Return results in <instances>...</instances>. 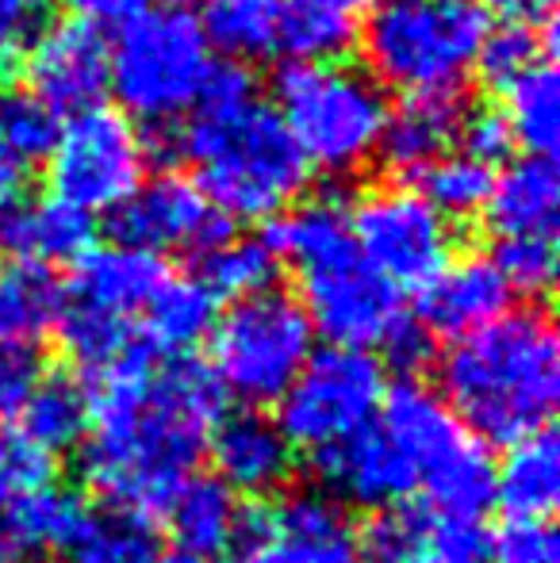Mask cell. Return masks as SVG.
Wrapping results in <instances>:
<instances>
[{"mask_svg":"<svg viewBox=\"0 0 560 563\" xmlns=\"http://www.w3.org/2000/svg\"><path fill=\"white\" fill-rule=\"evenodd\" d=\"M58 112L35 100L31 92H0V139L23 165L46 162L58 142Z\"/></svg>","mask_w":560,"mask_h":563,"instance_id":"36","label":"cell"},{"mask_svg":"<svg viewBox=\"0 0 560 563\" xmlns=\"http://www.w3.org/2000/svg\"><path fill=\"white\" fill-rule=\"evenodd\" d=\"M211 62L204 23L188 8H142L112 43L108 89L131 123L165 126L196 108Z\"/></svg>","mask_w":560,"mask_h":563,"instance_id":"7","label":"cell"},{"mask_svg":"<svg viewBox=\"0 0 560 563\" xmlns=\"http://www.w3.org/2000/svg\"><path fill=\"white\" fill-rule=\"evenodd\" d=\"M277 253L265 238H223L200 253V276L196 280L211 291V299H246L270 291L277 280Z\"/></svg>","mask_w":560,"mask_h":563,"instance_id":"31","label":"cell"},{"mask_svg":"<svg viewBox=\"0 0 560 563\" xmlns=\"http://www.w3.org/2000/svg\"><path fill=\"white\" fill-rule=\"evenodd\" d=\"M216 327V299L196 276L169 273L142 311L135 338L146 356H185Z\"/></svg>","mask_w":560,"mask_h":563,"instance_id":"25","label":"cell"},{"mask_svg":"<svg viewBox=\"0 0 560 563\" xmlns=\"http://www.w3.org/2000/svg\"><path fill=\"white\" fill-rule=\"evenodd\" d=\"M441 402L476 441L515 445L557 415L560 345L541 307L507 311L457 338L438 361Z\"/></svg>","mask_w":560,"mask_h":563,"instance_id":"2","label":"cell"},{"mask_svg":"<svg viewBox=\"0 0 560 563\" xmlns=\"http://www.w3.org/2000/svg\"><path fill=\"white\" fill-rule=\"evenodd\" d=\"M430 563H492L487 556V529L480 518H430Z\"/></svg>","mask_w":560,"mask_h":563,"instance_id":"41","label":"cell"},{"mask_svg":"<svg viewBox=\"0 0 560 563\" xmlns=\"http://www.w3.org/2000/svg\"><path fill=\"white\" fill-rule=\"evenodd\" d=\"M560 208V173L553 157H523L495 177L484 203L487 230L499 238H553Z\"/></svg>","mask_w":560,"mask_h":563,"instance_id":"20","label":"cell"},{"mask_svg":"<svg viewBox=\"0 0 560 563\" xmlns=\"http://www.w3.org/2000/svg\"><path fill=\"white\" fill-rule=\"evenodd\" d=\"M43 483H51V460L31 449L20 433H8L0 426V510Z\"/></svg>","mask_w":560,"mask_h":563,"instance_id":"39","label":"cell"},{"mask_svg":"<svg viewBox=\"0 0 560 563\" xmlns=\"http://www.w3.org/2000/svg\"><path fill=\"white\" fill-rule=\"evenodd\" d=\"M492 563H557L560 537L553 521L541 518H507L495 533H487Z\"/></svg>","mask_w":560,"mask_h":563,"instance_id":"38","label":"cell"},{"mask_svg":"<svg viewBox=\"0 0 560 563\" xmlns=\"http://www.w3.org/2000/svg\"><path fill=\"white\" fill-rule=\"evenodd\" d=\"M69 563H162V537L150 518L128 510L85 514L66 544Z\"/></svg>","mask_w":560,"mask_h":563,"instance_id":"29","label":"cell"},{"mask_svg":"<svg viewBox=\"0 0 560 563\" xmlns=\"http://www.w3.org/2000/svg\"><path fill=\"white\" fill-rule=\"evenodd\" d=\"M146 165L139 126L120 108L97 104L62 123L46 157V185L54 200L81 216H112L146 180Z\"/></svg>","mask_w":560,"mask_h":563,"instance_id":"11","label":"cell"},{"mask_svg":"<svg viewBox=\"0 0 560 563\" xmlns=\"http://www.w3.org/2000/svg\"><path fill=\"white\" fill-rule=\"evenodd\" d=\"M180 157L196 165V185L227 223L277 219L311 188V165L296 139L277 108L257 97L242 104H196L180 126Z\"/></svg>","mask_w":560,"mask_h":563,"instance_id":"4","label":"cell"},{"mask_svg":"<svg viewBox=\"0 0 560 563\" xmlns=\"http://www.w3.org/2000/svg\"><path fill=\"white\" fill-rule=\"evenodd\" d=\"M0 245L12 250V257L43 261V265H58V261L77 265L92 250V219L54 196L31 203L15 200L0 208Z\"/></svg>","mask_w":560,"mask_h":563,"instance_id":"23","label":"cell"},{"mask_svg":"<svg viewBox=\"0 0 560 563\" xmlns=\"http://www.w3.org/2000/svg\"><path fill=\"white\" fill-rule=\"evenodd\" d=\"M487 27L476 0H376L358 31L365 74L404 97L461 92Z\"/></svg>","mask_w":560,"mask_h":563,"instance_id":"5","label":"cell"},{"mask_svg":"<svg viewBox=\"0 0 560 563\" xmlns=\"http://www.w3.org/2000/svg\"><path fill=\"white\" fill-rule=\"evenodd\" d=\"M315 353V330L296 296L281 288L234 299L211 327V376L227 395L273 402Z\"/></svg>","mask_w":560,"mask_h":563,"instance_id":"10","label":"cell"},{"mask_svg":"<svg viewBox=\"0 0 560 563\" xmlns=\"http://www.w3.org/2000/svg\"><path fill=\"white\" fill-rule=\"evenodd\" d=\"M457 139H461V154L480 165H487V169H495L499 162H510V154H515V146H518L503 108H476V112H464V123H461V134H457Z\"/></svg>","mask_w":560,"mask_h":563,"instance_id":"40","label":"cell"},{"mask_svg":"<svg viewBox=\"0 0 560 563\" xmlns=\"http://www.w3.org/2000/svg\"><path fill=\"white\" fill-rule=\"evenodd\" d=\"M480 8H507V12H523V8H534V4H549V0H476Z\"/></svg>","mask_w":560,"mask_h":563,"instance_id":"46","label":"cell"},{"mask_svg":"<svg viewBox=\"0 0 560 563\" xmlns=\"http://www.w3.org/2000/svg\"><path fill=\"white\" fill-rule=\"evenodd\" d=\"M8 66H12V58L0 54V92H4V85H8Z\"/></svg>","mask_w":560,"mask_h":563,"instance_id":"47","label":"cell"},{"mask_svg":"<svg viewBox=\"0 0 560 563\" xmlns=\"http://www.w3.org/2000/svg\"><path fill=\"white\" fill-rule=\"evenodd\" d=\"M23 185H28V165H23L20 157L4 146V139H0V208L20 200Z\"/></svg>","mask_w":560,"mask_h":563,"instance_id":"45","label":"cell"},{"mask_svg":"<svg viewBox=\"0 0 560 563\" xmlns=\"http://www.w3.org/2000/svg\"><path fill=\"white\" fill-rule=\"evenodd\" d=\"M169 273L173 268L154 253L92 245L77 261L66 288V311L58 322L66 353L89 368V376L108 364H120L123 356L142 353L135 327Z\"/></svg>","mask_w":560,"mask_h":563,"instance_id":"8","label":"cell"},{"mask_svg":"<svg viewBox=\"0 0 560 563\" xmlns=\"http://www.w3.org/2000/svg\"><path fill=\"white\" fill-rule=\"evenodd\" d=\"M169 563H204V560H188V556H180V560H169Z\"/></svg>","mask_w":560,"mask_h":563,"instance_id":"50","label":"cell"},{"mask_svg":"<svg viewBox=\"0 0 560 563\" xmlns=\"http://www.w3.org/2000/svg\"><path fill=\"white\" fill-rule=\"evenodd\" d=\"M112 238L123 250L139 253H208L223 238H231V223L211 208L193 177L185 173H157L142 180L135 192L112 211Z\"/></svg>","mask_w":560,"mask_h":563,"instance_id":"14","label":"cell"},{"mask_svg":"<svg viewBox=\"0 0 560 563\" xmlns=\"http://www.w3.org/2000/svg\"><path fill=\"white\" fill-rule=\"evenodd\" d=\"M461 92H426V97H404L399 108H388V123L381 134V157L396 173L411 177L422 165L449 154L464 123Z\"/></svg>","mask_w":560,"mask_h":563,"instance_id":"21","label":"cell"},{"mask_svg":"<svg viewBox=\"0 0 560 563\" xmlns=\"http://www.w3.org/2000/svg\"><path fill=\"white\" fill-rule=\"evenodd\" d=\"M350 230L365 261L392 288H426L453 261L457 230L415 188H373L350 211Z\"/></svg>","mask_w":560,"mask_h":563,"instance_id":"13","label":"cell"},{"mask_svg":"<svg viewBox=\"0 0 560 563\" xmlns=\"http://www.w3.org/2000/svg\"><path fill=\"white\" fill-rule=\"evenodd\" d=\"M200 23L208 43L242 66L277 51V0H211Z\"/></svg>","mask_w":560,"mask_h":563,"instance_id":"34","label":"cell"},{"mask_svg":"<svg viewBox=\"0 0 560 563\" xmlns=\"http://www.w3.org/2000/svg\"><path fill=\"white\" fill-rule=\"evenodd\" d=\"M510 291L546 296L557 280V245L553 238H499L492 253Z\"/></svg>","mask_w":560,"mask_h":563,"instance_id":"37","label":"cell"},{"mask_svg":"<svg viewBox=\"0 0 560 563\" xmlns=\"http://www.w3.org/2000/svg\"><path fill=\"white\" fill-rule=\"evenodd\" d=\"M369 8L373 0H277V51L288 62H338Z\"/></svg>","mask_w":560,"mask_h":563,"instance_id":"24","label":"cell"},{"mask_svg":"<svg viewBox=\"0 0 560 563\" xmlns=\"http://www.w3.org/2000/svg\"><path fill=\"white\" fill-rule=\"evenodd\" d=\"M43 379L35 349H12L0 345V418H15L35 384Z\"/></svg>","mask_w":560,"mask_h":563,"instance_id":"42","label":"cell"},{"mask_svg":"<svg viewBox=\"0 0 560 563\" xmlns=\"http://www.w3.org/2000/svg\"><path fill=\"white\" fill-rule=\"evenodd\" d=\"M273 97L311 173L350 177L381 154L388 100L365 69L342 62H284L273 77Z\"/></svg>","mask_w":560,"mask_h":563,"instance_id":"6","label":"cell"},{"mask_svg":"<svg viewBox=\"0 0 560 563\" xmlns=\"http://www.w3.org/2000/svg\"><path fill=\"white\" fill-rule=\"evenodd\" d=\"M223 415L227 391L208 364L173 356L154 368L142 353L123 356L92 372L85 483L112 510L162 514L173 490L196 472Z\"/></svg>","mask_w":560,"mask_h":563,"instance_id":"1","label":"cell"},{"mask_svg":"<svg viewBox=\"0 0 560 563\" xmlns=\"http://www.w3.org/2000/svg\"><path fill=\"white\" fill-rule=\"evenodd\" d=\"M146 0H69L77 20L92 23V27H123L128 20H135Z\"/></svg>","mask_w":560,"mask_h":563,"instance_id":"43","label":"cell"},{"mask_svg":"<svg viewBox=\"0 0 560 563\" xmlns=\"http://www.w3.org/2000/svg\"><path fill=\"white\" fill-rule=\"evenodd\" d=\"M433 510L396 506L361 533V563H430Z\"/></svg>","mask_w":560,"mask_h":563,"instance_id":"35","label":"cell"},{"mask_svg":"<svg viewBox=\"0 0 560 563\" xmlns=\"http://www.w3.org/2000/svg\"><path fill=\"white\" fill-rule=\"evenodd\" d=\"M384 353H388L399 368H415V364H422L426 356H430V334H426L419 322L404 319L392 330V338L384 341Z\"/></svg>","mask_w":560,"mask_h":563,"instance_id":"44","label":"cell"},{"mask_svg":"<svg viewBox=\"0 0 560 563\" xmlns=\"http://www.w3.org/2000/svg\"><path fill=\"white\" fill-rule=\"evenodd\" d=\"M553 20H526V15H510L503 23H492L484 35V46H480L476 69L484 74L487 85L495 89H507L510 81L534 69L538 62H549L553 54Z\"/></svg>","mask_w":560,"mask_h":563,"instance_id":"32","label":"cell"},{"mask_svg":"<svg viewBox=\"0 0 560 563\" xmlns=\"http://www.w3.org/2000/svg\"><path fill=\"white\" fill-rule=\"evenodd\" d=\"M162 518L188 560L211 563L239 549L242 506L216 475H188L162 506Z\"/></svg>","mask_w":560,"mask_h":563,"instance_id":"19","label":"cell"},{"mask_svg":"<svg viewBox=\"0 0 560 563\" xmlns=\"http://www.w3.org/2000/svg\"><path fill=\"white\" fill-rule=\"evenodd\" d=\"M66 311V284L43 261H0V345L35 349L58 334Z\"/></svg>","mask_w":560,"mask_h":563,"instance_id":"22","label":"cell"},{"mask_svg":"<svg viewBox=\"0 0 560 563\" xmlns=\"http://www.w3.org/2000/svg\"><path fill=\"white\" fill-rule=\"evenodd\" d=\"M273 422L292 449L327 452L369 426L384 402V364L361 349H322L311 353L292 387L281 395Z\"/></svg>","mask_w":560,"mask_h":563,"instance_id":"12","label":"cell"},{"mask_svg":"<svg viewBox=\"0 0 560 563\" xmlns=\"http://www.w3.org/2000/svg\"><path fill=\"white\" fill-rule=\"evenodd\" d=\"M503 92H507L503 115L518 146L530 150V157H553L560 142V77L553 62H538Z\"/></svg>","mask_w":560,"mask_h":563,"instance_id":"30","label":"cell"},{"mask_svg":"<svg viewBox=\"0 0 560 563\" xmlns=\"http://www.w3.org/2000/svg\"><path fill=\"white\" fill-rule=\"evenodd\" d=\"M277 261H292L299 280V307L311 330L338 349L384 345L407 319L399 288H392L365 261L350 230V208L342 196L327 192L288 208L265 234Z\"/></svg>","mask_w":560,"mask_h":563,"instance_id":"3","label":"cell"},{"mask_svg":"<svg viewBox=\"0 0 560 563\" xmlns=\"http://www.w3.org/2000/svg\"><path fill=\"white\" fill-rule=\"evenodd\" d=\"M407 180H411L415 192H419L438 216H446L449 223H453V219L484 216V203L495 185V169H487V165L472 162V157H464V154H441L438 162L422 165V169L411 173Z\"/></svg>","mask_w":560,"mask_h":563,"instance_id":"33","label":"cell"},{"mask_svg":"<svg viewBox=\"0 0 560 563\" xmlns=\"http://www.w3.org/2000/svg\"><path fill=\"white\" fill-rule=\"evenodd\" d=\"M208 452L216 460V479L242 495H270L292 479V467H296L288 438L262 410L219 418L208 438Z\"/></svg>","mask_w":560,"mask_h":563,"instance_id":"18","label":"cell"},{"mask_svg":"<svg viewBox=\"0 0 560 563\" xmlns=\"http://www.w3.org/2000/svg\"><path fill=\"white\" fill-rule=\"evenodd\" d=\"M15 418L20 438L51 460L81 445L89 433V391L74 376H43Z\"/></svg>","mask_w":560,"mask_h":563,"instance_id":"28","label":"cell"},{"mask_svg":"<svg viewBox=\"0 0 560 563\" xmlns=\"http://www.w3.org/2000/svg\"><path fill=\"white\" fill-rule=\"evenodd\" d=\"M85 518V506L74 490L43 487L20 495L12 506L0 510V549L12 560L35 556V552L66 549Z\"/></svg>","mask_w":560,"mask_h":563,"instance_id":"27","label":"cell"},{"mask_svg":"<svg viewBox=\"0 0 560 563\" xmlns=\"http://www.w3.org/2000/svg\"><path fill=\"white\" fill-rule=\"evenodd\" d=\"M0 563H15V560H12V556H8V552H4V549H0Z\"/></svg>","mask_w":560,"mask_h":563,"instance_id":"49","label":"cell"},{"mask_svg":"<svg viewBox=\"0 0 560 563\" xmlns=\"http://www.w3.org/2000/svg\"><path fill=\"white\" fill-rule=\"evenodd\" d=\"M322 490L338 503L365 506V510H396L419 490V475L399 441L381 418L361 426L342 445L319 452Z\"/></svg>","mask_w":560,"mask_h":563,"instance_id":"16","label":"cell"},{"mask_svg":"<svg viewBox=\"0 0 560 563\" xmlns=\"http://www.w3.org/2000/svg\"><path fill=\"white\" fill-rule=\"evenodd\" d=\"M419 291V327L430 338H464L510 311V288L492 257L449 261Z\"/></svg>","mask_w":560,"mask_h":563,"instance_id":"17","label":"cell"},{"mask_svg":"<svg viewBox=\"0 0 560 563\" xmlns=\"http://www.w3.org/2000/svg\"><path fill=\"white\" fill-rule=\"evenodd\" d=\"M495 503L507 518H541L560 503V445L549 430L510 445L503 464H495Z\"/></svg>","mask_w":560,"mask_h":563,"instance_id":"26","label":"cell"},{"mask_svg":"<svg viewBox=\"0 0 560 563\" xmlns=\"http://www.w3.org/2000/svg\"><path fill=\"white\" fill-rule=\"evenodd\" d=\"M381 422L399 441L419 475V490L430 498L433 514L449 518H480L495 503V460L476 441L438 391L419 379H404L381 402Z\"/></svg>","mask_w":560,"mask_h":563,"instance_id":"9","label":"cell"},{"mask_svg":"<svg viewBox=\"0 0 560 563\" xmlns=\"http://www.w3.org/2000/svg\"><path fill=\"white\" fill-rule=\"evenodd\" d=\"M196 4V0H162V8H188Z\"/></svg>","mask_w":560,"mask_h":563,"instance_id":"48","label":"cell"},{"mask_svg":"<svg viewBox=\"0 0 560 563\" xmlns=\"http://www.w3.org/2000/svg\"><path fill=\"white\" fill-rule=\"evenodd\" d=\"M108 58L112 43L92 23L66 15L39 27L23 54L28 92L43 100L51 112H89L108 92Z\"/></svg>","mask_w":560,"mask_h":563,"instance_id":"15","label":"cell"}]
</instances>
